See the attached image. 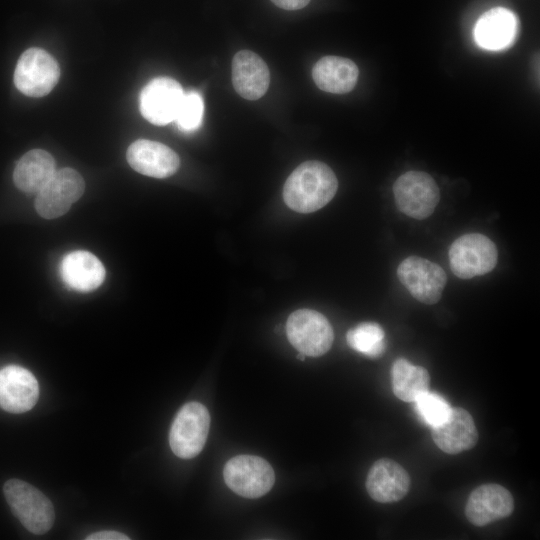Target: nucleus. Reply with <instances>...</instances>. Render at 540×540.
Here are the masks:
<instances>
[{"label":"nucleus","mask_w":540,"mask_h":540,"mask_svg":"<svg viewBox=\"0 0 540 540\" xmlns=\"http://www.w3.org/2000/svg\"><path fill=\"white\" fill-rule=\"evenodd\" d=\"M338 181L325 163L310 160L300 164L287 178L283 187L286 205L299 213L315 212L335 196Z\"/></svg>","instance_id":"obj_1"},{"label":"nucleus","mask_w":540,"mask_h":540,"mask_svg":"<svg viewBox=\"0 0 540 540\" xmlns=\"http://www.w3.org/2000/svg\"><path fill=\"white\" fill-rule=\"evenodd\" d=\"M3 492L13 514L28 531L42 535L52 528L54 508L40 490L23 480L10 479Z\"/></svg>","instance_id":"obj_2"},{"label":"nucleus","mask_w":540,"mask_h":540,"mask_svg":"<svg viewBox=\"0 0 540 540\" xmlns=\"http://www.w3.org/2000/svg\"><path fill=\"white\" fill-rule=\"evenodd\" d=\"M210 428V415L199 402H188L177 412L169 432L172 452L183 459L197 456L203 449Z\"/></svg>","instance_id":"obj_3"},{"label":"nucleus","mask_w":540,"mask_h":540,"mask_svg":"<svg viewBox=\"0 0 540 540\" xmlns=\"http://www.w3.org/2000/svg\"><path fill=\"white\" fill-rule=\"evenodd\" d=\"M448 256L453 274L461 279H470L491 272L497 264L498 252L487 236L468 233L451 244Z\"/></svg>","instance_id":"obj_4"},{"label":"nucleus","mask_w":540,"mask_h":540,"mask_svg":"<svg viewBox=\"0 0 540 540\" xmlns=\"http://www.w3.org/2000/svg\"><path fill=\"white\" fill-rule=\"evenodd\" d=\"M291 345L305 356L318 357L331 348L334 332L327 318L312 309L292 312L286 323Z\"/></svg>","instance_id":"obj_5"},{"label":"nucleus","mask_w":540,"mask_h":540,"mask_svg":"<svg viewBox=\"0 0 540 540\" xmlns=\"http://www.w3.org/2000/svg\"><path fill=\"white\" fill-rule=\"evenodd\" d=\"M223 478L233 492L253 499L271 490L275 473L271 465L259 456L238 455L225 464Z\"/></svg>","instance_id":"obj_6"},{"label":"nucleus","mask_w":540,"mask_h":540,"mask_svg":"<svg viewBox=\"0 0 540 540\" xmlns=\"http://www.w3.org/2000/svg\"><path fill=\"white\" fill-rule=\"evenodd\" d=\"M397 208L405 215L423 220L435 210L440 191L435 180L426 172L408 171L393 185Z\"/></svg>","instance_id":"obj_7"},{"label":"nucleus","mask_w":540,"mask_h":540,"mask_svg":"<svg viewBox=\"0 0 540 540\" xmlns=\"http://www.w3.org/2000/svg\"><path fill=\"white\" fill-rule=\"evenodd\" d=\"M60 78L57 61L41 48H30L20 56L15 71L16 88L29 97L47 95Z\"/></svg>","instance_id":"obj_8"},{"label":"nucleus","mask_w":540,"mask_h":540,"mask_svg":"<svg viewBox=\"0 0 540 540\" xmlns=\"http://www.w3.org/2000/svg\"><path fill=\"white\" fill-rule=\"evenodd\" d=\"M397 276L416 300L429 305L440 300L447 282L442 267L419 256L405 258L397 268Z\"/></svg>","instance_id":"obj_9"},{"label":"nucleus","mask_w":540,"mask_h":540,"mask_svg":"<svg viewBox=\"0 0 540 540\" xmlns=\"http://www.w3.org/2000/svg\"><path fill=\"white\" fill-rule=\"evenodd\" d=\"M82 176L72 168L56 170L46 185L36 194L35 209L45 219L64 215L84 193Z\"/></svg>","instance_id":"obj_10"},{"label":"nucleus","mask_w":540,"mask_h":540,"mask_svg":"<svg viewBox=\"0 0 540 540\" xmlns=\"http://www.w3.org/2000/svg\"><path fill=\"white\" fill-rule=\"evenodd\" d=\"M184 93L176 80L169 77L154 78L140 93V112L154 125H167L175 121Z\"/></svg>","instance_id":"obj_11"},{"label":"nucleus","mask_w":540,"mask_h":540,"mask_svg":"<svg viewBox=\"0 0 540 540\" xmlns=\"http://www.w3.org/2000/svg\"><path fill=\"white\" fill-rule=\"evenodd\" d=\"M39 397L35 376L26 368L8 365L0 369V408L14 414L32 409Z\"/></svg>","instance_id":"obj_12"},{"label":"nucleus","mask_w":540,"mask_h":540,"mask_svg":"<svg viewBox=\"0 0 540 540\" xmlns=\"http://www.w3.org/2000/svg\"><path fill=\"white\" fill-rule=\"evenodd\" d=\"M514 509L511 493L495 483L483 484L470 494L465 515L475 526H485L508 517Z\"/></svg>","instance_id":"obj_13"},{"label":"nucleus","mask_w":540,"mask_h":540,"mask_svg":"<svg viewBox=\"0 0 540 540\" xmlns=\"http://www.w3.org/2000/svg\"><path fill=\"white\" fill-rule=\"evenodd\" d=\"M126 159L138 173L159 179L173 175L180 166L175 151L163 143L147 139L133 142L127 149Z\"/></svg>","instance_id":"obj_14"},{"label":"nucleus","mask_w":540,"mask_h":540,"mask_svg":"<svg viewBox=\"0 0 540 540\" xmlns=\"http://www.w3.org/2000/svg\"><path fill=\"white\" fill-rule=\"evenodd\" d=\"M410 487L407 471L389 458L377 460L370 468L366 489L370 497L380 503L397 502L404 498Z\"/></svg>","instance_id":"obj_15"},{"label":"nucleus","mask_w":540,"mask_h":540,"mask_svg":"<svg viewBox=\"0 0 540 540\" xmlns=\"http://www.w3.org/2000/svg\"><path fill=\"white\" fill-rule=\"evenodd\" d=\"M232 83L241 97L258 100L269 87L270 72L267 64L252 51L237 52L232 60Z\"/></svg>","instance_id":"obj_16"},{"label":"nucleus","mask_w":540,"mask_h":540,"mask_svg":"<svg viewBox=\"0 0 540 540\" xmlns=\"http://www.w3.org/2000/svg\"><path fill=\"white\" fill-rule=\"evenodd\" d=\"M518 26V19L512 11L495 7L480 16L474 28V38L486 50H502L513 43Z\"/></svg>","instance_id":"obj_17"},{"label":"nucleus","mask_w":540,"mask_h":540,"mask_svg":"<svg viewBox=\"0 0 540 540\" xmlns=\"http://www.w3.org/2000/svg\"><path fill=\"white\" fill-rule=\"evenodd\" d=\"M432 438L443 452L458 454L476 445L478 431L470 413L463 408L455 407L444 423L432 428Z\"/></svg>","instance_id":"obj_18"},{"label":"nucleus","mask_w":540,"mask_h":540,"mask_svg":"<svg viewBox=\"0 0 540 540\" xmlns=\"http://www.w3.org/2000/svg\"><path fill=\"white\" fill-rule=\"evenodd\" d=\"M60 274L68 287L79 292H90L104 281L105 268L94 254L77 250L63 257Z\"/></svg>","instance_id":"obj_19"},{"label":"nucleus","mask_w":540,"mask_h":540,"mask_svg":"<svg viewBox=\"0 0 540 540\" xmlns=\"http://www.w3.org/2000/svg\"><path fill=\"white\" fill-rule=\"evenodd\" d=\"M358 76L357 65L352 60L339 56L322 57L312 69L316 86L333 94H344L353 90Z\"/></svg>","instance_id":"obj_20"},{"label":"nucleus","mask_w":540,"mask_h":540,"mask_svg":"<svg viewBox=\"0 0 540 540\" xmlns=\"http://www.w3.org/2000/svg\"><path fill=\"white\" fill-rule=\"evenodd\" d=\"M53 156L43 149H32L18 161L13 181L16 187L26 193L39 192L55 173Z\"/></svg>","instance_id":"obj_21"},{"label":"nucleus","mask_w":540,"mask_h":540,"mask_svg":"<svg viewBox=\"0 0 540 540\" xmlns=\"http://www.w3.org/2000/svg\"><path fill=\"white\" fill-rule=\"evenodd\" d=\"M391 382L393 393L398 399L414 402L419 395L428 391L430 375L425 368L398 358L391 368Z\"/></svg>","instance_id":"obj_22"},{"label":"nucleus","mask_w":540,"mask_h":540,"mask_svg":"<svg viewBox=\"0 0 540 540\" xmlns=\"http://www.w3.org/2000/svg\"><path fill=\"white\" fill-rule=\"evenodd\" d=\"M346 340L353 350L370 358L380 357L386 348L385 332L375 322H362L348 330Z\"/></svg>","instance_id":"obj_23"},{"label":"nucleus","mask_w":540,"mask_h":540,"mask_svg":"<svg viewBox=\"0 0 540 540\" xmlns=\"http://www.w3.org/2000/svg\"><path fill=\"white\" fill-rule=\"evenodd\" d=\"M415 402V410L419 417L431 428L444 423L450 416L452 407L439 394L426 391L419 395Z\"/></svg>","instance_id":"obj_24"},{"label":"nucleus","mask_w":540,"mask_h":540,"mask_svg":"<svg viewBox=\"0 0 540 540\" xmlns=\"http://www.w3.org/2000/svg\"><path fill=\"white\" fill-rule=\"evenodd\" d=\"M203 114L202 96L196 91H189L184 93L175 121L180 130L192 132L201 126Z\"/></svg>","instance_id":"obj_25"},{"label":"nucleus","mask_w":540,"mask_h":540,"mask_svg":"<svg viewBox=\"0 0 540 540\" xmlns=\"http://www.w3.org/2000/svg\"><path fill=\"white\" fill-rule=\"evenodd\" d=\"M129 537L121 532L113 530H104L92 533L86 537V540H128Z\"/></svg>","instance_id":"obj_26"},{"label":"nucleus","mask_w":540,"mask_h":540,"mask_svg":"<svg viewBox=\"0 0 540 540\" xmlns=\"http://www.w3.org/2000/svg\"><path fill=\"white\" fill-rule=\"evenodd\" d=\"M276 6L285 10H298L305 7L310 0H271Z\"/></svg>","instance_id":"obj_27"},{"label":"nucleus","mask_w":540,"mask_h":540,"mask_svg":"<svg viewBox=\"0 0 540 540\" xmlns=\"http://www.w3.org/2000/svg\"><path fill=\"white\" fill-rule=\"evenodd\" d=\"M297 358L301 361H304L305 360V355L303 353H300L297 355Z\"/></svg>","instance_id":"obj_28"}]
</instances>
